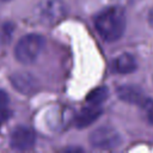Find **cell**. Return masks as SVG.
I'll list each match as a JSON object with an SVG mask.
<instances>
[{
    "mask_svg": "<svg viewBox=\"0 0 153 153\" xmlns=\"http://www.w3.org/2000/svg\"><path fill=\"white\" fill-rule=\"evenodd\" d=\"M36 135L33 130L25 126L16 127L10 136V146L14 151H29L35 146Z\"/></svg>",
    "mask_w": 153,
    "mask_h": 153,
    "instance_id": "obj_5",
    "label": "cell"
},
{
    "mask_svg": "<svg viewBox=\"0 0 153 153\" xmlns=\"http://www.w3.org/2000/svg\"><path fill=\"white\" fill-rule=\"evenodd\" d=\"M151 19H153V16H151Z\"/></svg>",
    "mask_w": 153,
    "mask_h": 153,
    "instance_id": "obj_16",
    "label": "cell"
},
{
    "mask_svg": "<svg viewBox=\"0 0 153 153\" xmlns=\"http://www.w3.org/2000/svg\"><path fill=\"white\" fill-rule=\"evenodd\" d=\"M93 24L100 38L108 43L118 41L127 26L126 12L120 6H110L94 16Z\"/></svg>",
    "mask_w": 153,
    "mask_h": 153,
    "instance_id": "obj_1",
    "label": "cell"
},
{
    "mask_svg": "<svg viewBox=\"0 0 153 153\" xmlns=\"http://www.w3.org/2000/svg\"><path fill=\"white\" fill-rule=\"evenodd\" d=\"M109 97V90L106 86H99L94 90H92L87 97L86 102L91 105H100L103 102H105Z\"/></svg>",
    "mask_w": 153,
    "mask_h": 153,
    "instance_id": "obj_10",
    "label": "cell"
},
{
    "mask_svg": "<svg viewBox=\"0 0 153 153\" xmlns=\"http://www.w3.org/2000/svg\"><path fill=\"white\" fill-rule=\"evenodd\" d=\"M139 106H140L141 110L143 111L147 122H148L151 126H153V99L146 97V98L143 99V102H142Z\"/></svg>",
    "mask_w": 153,
    "mask_h": 153,
    "instance_id": "obj_11",
    "label": "cell"
},
{
    "mask_svg": "<svg viewBox=\"0 0 153 153\" xmlns=\"http://www.w3.org/2000/svg\"><path fill=\"white\" fill-rule=\"evenodd\" d=\"M116 93L121 100L129 104H135L137 106L146 98L143 91L135 85H121L116 88Z\"/></svg>",
    "mask_w": 153,
    "mask_h": 153,
    "instance_id": "obj_7",
    "label": "cell"
},
{
    "mask_svg": "<svg viewBox=\"0 0 153 153\" xmlns=\"http://www.w3.org/2000/svg\"><path fill=\"white\" fill-rule=\"evenodd\" d=\"M102 109L99 108V105H91L87 108H84L75 117V126L80 129L86 128L88 126H91L93 122H96L100 115H102Z\"/></svg>",
    "mask_w": 153,
    "mask_h": 153,
    "instance_id": "obj_9",
    "label": "cell"
},
{
    "mask_svg": "<svg viewBox=\"0 0 153 153\" xmlns=\"http://www.w3.org/2000/svg\"><path fill=\"white\" fill-rule=\"evenodd\" d=\"M88 142L93 148L114 149L121 145L122 137L115 128L110 126H103V127L94 129L90 134Z\"/></svg>",
    "mask_w": 153,
    "mask_h": 153,
    "instance_id": "obj_3",
    "label": "cell"
},
{
    "mask_svg": "<svg viewBox=\"0 0 153 153\" xmlns=\"http://www.w3.org/2000/svg\"><path fill=\"white\" fill-rule=\"evenodd\" d=\"M1 1H11V0H1Z\"/></svg>",
    "mask_w": 153,
    "mask_h": 153,
    "instance_id": "obj_15",
    "label": "cell"
},
{
    "mask_svg": "<svg viewBox=\"0 0 153 153\" xmlns=\"http://www.w3.org/2000/svg\"><path fill=\"white\" fill-rule=\"evenodd\" d=\"M11 111L6 108H1L0 109V126H2L4 123H6L8 121V118L11 117Z\"/></svg>",
    "mask_w": 153,
    "mask_h": 153,
    "instance_id": "obj_12",
    "label": "cell"
},
{
    "mask_svg": "<svg viewBox=\"0 0 153 153\" xmlns=\"http://www.w3.org/2000/svg\"><path fill=\"white\" fill-rule=\"evenodd\" d=\"M68 151H71V149H67L66 148V152H68ZM73 151H76L78 152V151H81V148H73Z\"/></svg>",
    "mask_w": 153,
    "mask_h": 153,
    "instance_id": "obj_14",
    "label": "cell"
},
{
    "mask_svg": "<svg viewBox=\"0 0 153 153\" xmlns=\"http://www.w3.org/2000/svg\"><path fill=\"white\" fill-rule=\"evenodd\" d=\"M67 14V6L61 0H47L38 10L39 20L44 24H56Z\"/></svg>",
    "mask_w": 153,
    "mask_h": 153,
    "instance_id": "obj_4",
    "label": "cell"
},
{
    "mask_svg": "<svg viewBox=\"0 0 153 153\" xmlns=\"http://www.w3.org/2000/svg\"><path fill=\"white\" fill-rule=\"evenodd\" d=\"M45 48V38L39 33H27L14 47V57L23 65L33 63Z\"/></svg>",
    "mask_w": 153,
    "mask_h": 153,
    "instance_id": "obj_2",
    "label": "cell"
},
{
    "mask_svg": "<svg viewBox=\"0 0 153 153\" xmlns=\"http://www.w3.org/2000/svg\"><path fill=\"white\" fill-rule=\"evenodd\" d=\"M112 68L118 74H129L137 69V62L134 55L129 53H122L114 60Z\"/></svg>",
    "mask_w": 153,
    "mask_h": 153,
    "instance_id": "obj_8",
    "label": "cell"
},
{
    "mask_svg": "<svg viewBox=\"0 0 153 153\" xmlns=\"http://www.w3.org/2000/svg\"><path fill=\"white\" fill-rule=\"evenodd\" d=\"M8 103H10V97H8V94H7L4 90L0 88V109H1V108H6Z\"/></svg>",
    "mask_w": 153,
    "mask_h": 153,
    "instance_id": "obj_13",
    "label": "cell"
},
{
    "mask_svg": "<svg viewBox=\"0 0 153 153\" xmlns=\"http://www.w3.org/2000/svg\"><path fill=\"white\" fill-rule=\"evenodd\" d=\"M10 81L14 90L18 92L30 96L38 88V81L36 78L27 72H16L10 75Z\"/></svg>",
    "mask_w": 153,
    "mask_h": 153,
    "instance_id": "obj_6",
    "label": "cell"
}]
</instances>
